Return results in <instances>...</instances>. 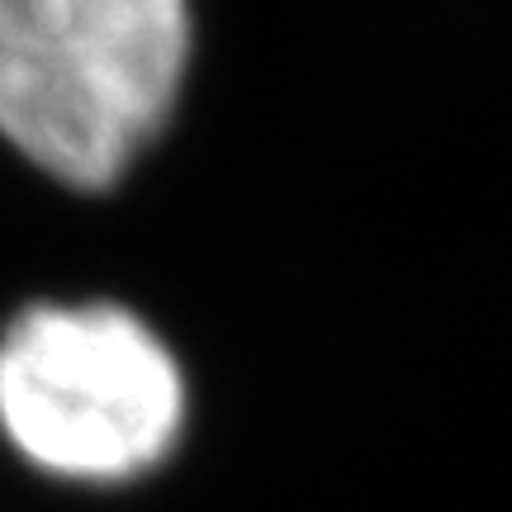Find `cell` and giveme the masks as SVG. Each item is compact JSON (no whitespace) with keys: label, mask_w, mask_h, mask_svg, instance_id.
<instances>
[{"label":"cell","mask_w":512,"mask_h":512,"mask_svg":"<svg viewBox=\"0 0 512 512\" xmlns=\"http://www.w3.org/2000/svg\"><path fill=\"white\" fill-rule=\"evenodd\" d=\"M190 62V0H0V138L105 190L162 133Z\"/></svg>","instance_id":"1"},{"label":"cell","mask_w":512,"mask_h":512,"mask_svg":"<svg viewBox=\"0 0 512 512\" xmlns=\"http://www.w3.org/2000/svg\"><path fill=\"white\" fill-rule=\"evenodd\" d=\"M181 418V370L128 309L38 304L0 337V427L48 475H143L176 446Z\"/></svg>","instance_id":"2"}]
</instances>
